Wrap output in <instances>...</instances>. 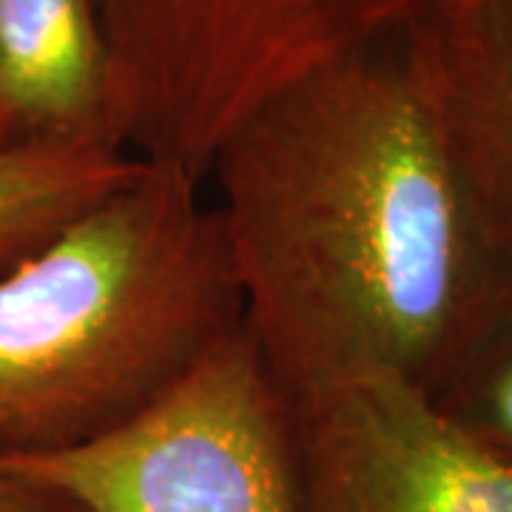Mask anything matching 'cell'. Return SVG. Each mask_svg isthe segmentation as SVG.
I'll use <instances>...</instances> for the list:
<instances>
[{
    "mask_svg": "<svg viewBox=\"0 0 512 512\" xmlns=\"http://www.w3.org/2000/svg\"><path fill=\"white\" fill-rule=\"evenodd\" d=\"M308 512H512V456L402 379L296 413Z\"/></svg>",
    "mask_w": 512,
    "mask_h": 512,
    "instance_id": "obj_5",
    "label": "cell"
},
{
    "mask_svg": "<svg viewBox=\"0 0 512 512\" xmlns=\"http://www.w3.org/2000/svg\"><path fill=\"white\" fill-rule=\"evenodd\" d=\"M0 473L83 512H308L296 413L239 322L106 433Z\"/></svg>",
    "mask_w": 512,
    "mask_h": 512,
    "instance_id": "obj_4",
    "label": "cell"
},
{
    "mask_svg": "<svg viewBox=\"0 0 512 512\" xmlns=\"http://www.w3.org/2000/svg\"><path fill=\"white\" fill-rule=\"evenodd\" d=\"M237 322L205 183L146 163L0 276V461L106 433Z\"/></svg>",
    "mask_w": 512,
    "mask_h": 512,
    "instance_id": "obj_2",
    "label": "cell"
},
{
    "mask_svg": "<svg viewBox=\"0 0 512 512\" xmlns=\"http://www.w3.org/2000/svg\"><path fill=\"white\" fill-rule=\"evenodd\" d=\"M208 183L239 325L293 413L376 376L447 402L512 325V276L402 35L279 94Z\"/></svg>",
    "mask_w": 512,
    "mask_h": 512,
    "instance_id": "obj_1",
    "label": "cell"
},
{
    "mask_svg": "<svg viewBox=\"0 0 512 512\" xmlns=\"http://www.w3.org/2000/svg\"><path fill=\"white\" fill-rule=\"evenodd\" d=\"M476 0H92L100 123L143 163L205 183L254 114L416 20Z\"/></svg>",
    "mask_w": 512,
    "mask_h": 512,
    "instance_id": "obj_3",
    "label": "cell"
},
{
    "mask_svg": "<svg viewBox=\"0 0 512 512\" xmlns=\"http://www.w3.org/2000/svg\"><path fill=\"white\" fill-rule=\"evenodd\" d=\"M402 52L512 276V0H476L404 29Z\"/></svg>",
    "mask_w": 512,
    "mask_h": 512,
    "instance_id": "obj_6",
    "label": "cell"
},
{
    "mask_svg": "<svg viewBox=\"0 0 512 512\" xmlns=\"http://www.w3.org/2000/svg\"><path fill=\"white\" fill-rule=\"evenodd\" d=\"M441 404L481 439L512 456V325L495 339L456 393Z\"/></svg>",
    "mask_w": 512,
    "mask_h": 512,
    "instance_id": "obj_9",
    "label": "cell"
},
{
    "mask_svg": "<svg viewBox=\"0 0 512 512\" xmlns=\"http://www.w3.org/2000/svg\"><path fill=\"white\" fill-rule=\"evenodd\" d=\"M0 512H83L63 495L0 473Z\"/></svg>",
    "mask_w": 512,
    "mask_h": 512,
    "instance_id": "obj_10",
    "label": "cell"
},
{
    "mask_svg": "<svg viewBox=\"0 0 512 512\" xmlns=\"http://www.w3.org/2000/svg\"><path fill=\"white\" fill-rule=\"evenodd\" d=\"M143 165L97 137L0 146V276L117 194Z\"/></svg>",
    "mask_w": 512,
    "mask_h": 512,
    "instance_id": "obj_8",
    "label": "cell"
},
{
    "mask_svg": "<svg viewBox=\"0 0 512 512\" xmlns=\"http://www.w3.org/2000/svg\"><path fill=\"white\" fill-rule=\"evenodd\" d=\"M100 109L103 43L92 0H0V146L103 140Z\"/></svg>",
    "mask_w": 512,
    "mask_h": 512,
    "instance_id": "obj_7",
    "label": "cell"
}]
</instances>
